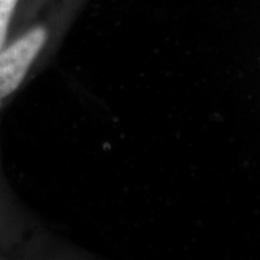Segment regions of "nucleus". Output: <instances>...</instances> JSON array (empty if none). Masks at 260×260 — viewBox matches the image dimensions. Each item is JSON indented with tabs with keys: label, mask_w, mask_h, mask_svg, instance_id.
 Segmentation results:
<instances>
[{
	"label": "nucleus",
	"mask_w": 260,
	"mask_h": 260,
	"mask_svg": "<svg viewBox=\"0 0 260 260\" xmlns=\"http://www.w3.org/2000/svg\"><path fill=\"white\" fill-rule=\"evenodd\" d=\"M46 0H0V50L38 17Z\"/></svg>",
	"instance_id": "f03ea898"
},
{
	"label": "nucleus",
	"mask_w": 260,
	"mask_h": 260,
	"mask_svg": "<svg viewBox=\"0 0 260 260\" xmlns=\"http://www.w3.org/2000/svg\"><path fill=\"white\" fill-rule=\"evenodd\" d=\"M44 245L38 220L9 186L0 158V259L39 255Z\"/></svg>",
	"instance_id": "f257e3e1"
}]
</instances>
